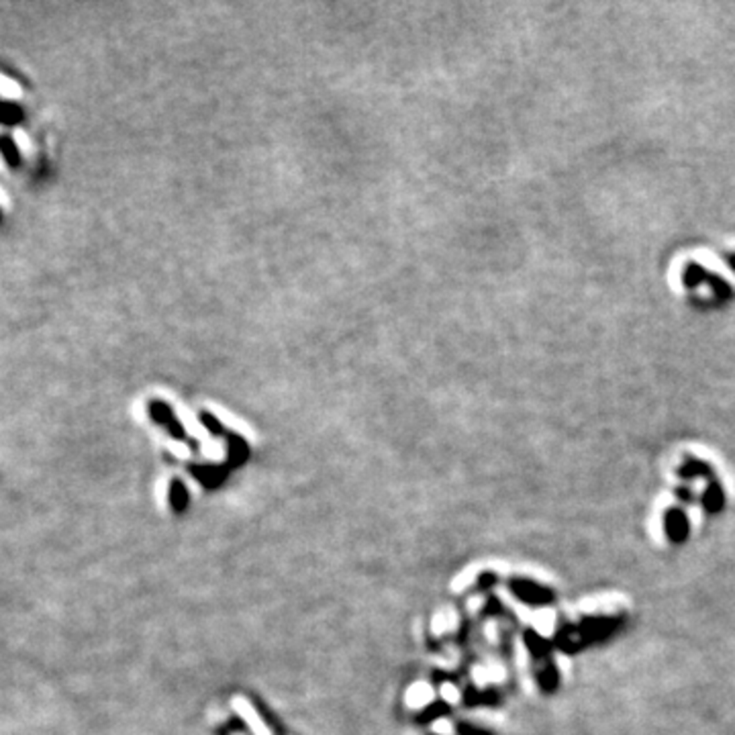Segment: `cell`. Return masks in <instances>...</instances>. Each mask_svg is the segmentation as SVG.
<instances>
[{
    "mask_svg": "<svg viewBox=\"0 0 735 735\" xmlns=\"http://www.w3.org/2000/svg\"><path fill=\"white\" fill-rule=\"evenodd\" d=\"M149 413H151V417L159 423V425H164L176 440H186V429H184V425L174 417V410H172V406L168 403H164V401H151L149 403Z\"/></svg>",
    "mask_w": 735,
    "mask_h": 735,
    "instance_id": "obj_1",
    "label": "cell"
},
{
    "mask_svg": "<svg viewBox=\"0 0 735 735\" xmlns=\"http://www.w3.org/2000/svg\"><path fill=\"white\" fill-rule=\"evenodd\" d=\"M233 707H235V711L245 719V723L252 727V732L256 735H272L270 734V729L261 723V719L257 717L256 715V711L252 709V704L248 702V700H243V698H233Z\"/></svg>",
    "mask_w": 735,
    "mask_h": 735,
    "instance_id": "obj_2",
    "label": "cell"
},
{
    "mask_svg": "<svg viewBox=\"0 0 735 735\" xmlns=\"http://www.w3.org/2000/svg\"><path fill=\"white\" fill-rule=\"evenodd\" d=\"M17 121H21V109L10 103H0V123L15 125Z\"/></svg>",
    "mask_w": 735,
    "mask_h": 735,
    "instance_id": "obj_3",
    "label": "cell"
},
{
    "mask_svg": "<svg viewBox=\"0 0 735 735\" xmlns=\"http://www.w3.org/2000/svg\"><path fill=\"white\" fill-rule=\"evenodd\" d=\"M408 702L410 704H423V702H427V700H431V691L427 689V684H417L415 689H410V693H408Z\"/></svg>",
    "mask_w": 735,
    "mask_h": 735,
    "instance_id": "obj_4",
    "label": "cell"
},
{
    "mask_svg": "<svg viewBox=\"0 0 735 735\" xmlns=\"http://www.w3.org/2000/svg\"><path fill=\"white\" fill-rule=\"evenodd\" d=\"M0 94L6 96V98H17L21 94V88H19L17 82H12L10 78L0 74Z\"/></svg>",
    "mask_w": 735,
    "mask_h": 735,
    "instance_id": "obj_5",
    "label": "cell"
},
{
    "mask_svg": "<svg viewBox=\"0 0 735 735\" xmlns=\"http://www.w3.org/2000/svg\"><path fill=\"white\" fill-rule=\"evenodd\" d=\"M2 146V153H4V157H6V162L10 164V166H17L19 164V153H17V147L12 146L10 141H2L0 144Z\"/></svg>",
    "mask_w": 735,
    "mask_h": 735,
    "instance_id": "obj_6",
    "label": "cell"
},
{
    "mask_svg": "<svg viewBox=\"0 0 735 735\" xmlns=\"http://www.w3.org/2000/svg\"><path fill=\"white\" fill-rule=\"evenodd\" d=\"M15 144H17V147H19L21 151H25V153L31 151V144H29V139H27V135H25L23 131H15Z\"/></svg>",
    "mask_w": 735,
    "mask_h": 735,
    "instance_id": "obj_7",
    "label": "cell"
},
{
    "mask_svg": "<svg viewBox=\"0 0 735 735\" xmlns=\"http://www.w3.org/2000/svg\"><path fill=\"white\" fill-rule=\"evenodd\" d=\"M0 205H2V207H6V205H8V198H6V194H4V190H2V188H0Z\"/></svg>",
    "mask_w": 735,
    "mask_h": 735,
    "instance_id": "obj_8",
    "label": "cell"
},
{
    "mask_svg": "<svg viewBox=\"0 0 735 735\" xmlns=\"http://www.w3.org/2000/svg\"><path fill=\"white\" fill-rule=\"evenodd\" d=\"M732 266H734V268H735V256H732Z\"/></svg>",
    "mask_w": 735,
    "mask_h": 735,
    "instance_id": "obj_9",
    "label": "cell"
}]
</instances>
